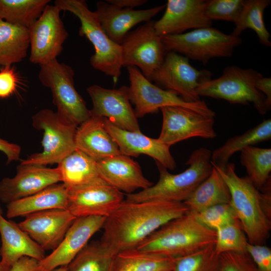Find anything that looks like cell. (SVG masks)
I'll list each match as a JSON object with an SVG mask.
<instances>
[{"label": "cell", "mask_w": 271, "mask_h": 271, "mask_svg": "<svg viewBox=\"0 0 271 271\" xmlns=\"http://www.w3.org/2000/svg\"><path fill=\"white\" fill-rule=\"evenodd\" d=\"M188 212L183 202L124 200L106 217L100 241L115 253L136 248L164 224Z\"/></svg>", "instance_id": "obj_1"}, {"label": "cell", "mask_w": 271, "mask_h": 271, "mask_svg": "<svg viewBox=\"0 0 271 271\" xmlns=\"http://www.w3.org/2000/svg\"><path fill=\"white\" fill-rule=\"evenodd\" d=\"M227 185L232 208L249 243L263 244L271 229L270 180L261 190L246 177H240L235 165L228 163L223 169L212 163Z\"/></svg>", "instance_id": "obj_2"}, {"label": "cell", "mask_w": 271, "mask_h": 271, "mask_svg": "<svg viewBox=\"0 0 271 271\" xmlns=\"http://www.w3.org/2000/svg\"><path fill=\"white\" fill-rule=\"evenodd\" d=\"M212 152L201 147L194 151L186 165L189 167L183 172L172 174L168 169L156 162L159 179L156 184L141 191L126 195L125 201L141 202L161 200L184 202L211 174Z\"/></svg>", "instance_id": "obj_3"}, {"label": "cell", "mask_w": 271, "mask_h": 271, "mask_svg": "<svg viewBox=\"0 0 271 271\" xmlns=\"http://www.w3.org/2000/svg\"><path fill=\"white\" fill-rule=\"evenodd\" d=\"M216 231L188 212L161 227L136 247L173 258L185 256L215 244Z\"/></svg>", "instance_id": "obj_4"}, {"label": "cell", "mask_w": 271, "mask_h": 271, "mask_svg": "<svg viewBox=\"0 0 271 271\" xmlns=\"http://www.w3.org/2000/svg\"><path fill=\"white\" fill-rule=\"evenodd\" d=\"M54 5L60 11L69 12L78 18L81 24L79 35L85 36L94 48L90 64L94 69L112 77L116 82L123 66L121 47L107 36L94 12L89 9L84 0H56Z\"/></svg>", "instance_id": "obj_5"}, {"label": "cell", "mask_w": 271, "mask_h": 271, "mask_svg": "<svg viewBox=\"0 0 271 271\" xmlns=\"http://www.w3.org/2000/svg\"><path fill=\"white\" fill-rule=\"evenodd\" d=\"M262 76L261 73L251 68L227 66L220 77L201 84L196 92L199 97L224 99L230 103H252L261 115H264L268 111L265 97L255 87L256 81Z\"/></svg>", "instance_id": "obj_6"}, {"label": "cell", "mask_w": 271, "mask_h": 271, "mask_svg": "<svg viewBox=\"0 0 271 271\" xmlns=\"http://www.w3.org/2000/svg\"><path fill=\"white\" fill-rule=\"evenodd\" d=\"M32 119L33 127L43 131V150L21 160L20 164L44 166L58 164L76 149L77 126L57 111L43 109L33 115Z\"/></svg>", "instance_id": "obj_7"}, {"label": "cell", "mask_w": 271, "mask_h": 271, "mask_svg": "<svg viewBox=\"0 0 271 271\" xmlns=\"http://www.w3.org/2000/svg\"><path fill=\"white\" fill-rule=\"evenodd\" d=\"M167 52L173 51L204 64L215 58L229 57L240 45V37L226 34L210 27L162 37Z\"/></svg>", "instance_id": "obj_8"}, {"label": "cell", "mask_w": 271, "mask_h": 271, "mask_svg": "<svg viewBox=\"0 0 271 271\" xmlns=\"http://www.w3.org/2000/svg\"><path fill=\"white\" fill-rule=\"evenodd\" d=\"M40 66L39 79L50 89L57 112L77 126L88 119L90 110L75 89L72 67L57 59Z\"/></svg>", "instance_id": "obj_9"}, {"label": "cell", "mask_w": 271, "mask_h": 271, "mask_svg": "<svg viewBox=\"0 0 271 271\" xmlns=\"http://www.w3.org/2000/svg\"><path fill=\"white\" fill-rule=\"evenodd\" d=\"M127 70L130 81L128 87L129 100L135 106L134 110L137 117L156 113L159 109L167 106H180L203 115L215 116V113L204 100L187 102L176 92L153 84L137 67L128 66Z\"/></svg>", "instance_id": "obj_10"}, {"label": "cell", "mask_w": 271, "mask_h": 271, "mask_svg": "<svg viewBox=\"0 0 271 271\" xmlns=\"http://www.w3.org/2000/svg\"><path fill=\"white\" fill-rule=\"evenodd\" d=\"M154 24L151 20L129 32L120 44L122 66L137 67L150 81L168 52L162 37L155 32Z\"/></svg>", "instance_id": "obj_11"}, {"label": "cell", "mask_w": 271, "mask_h": 271, "mask_svg": "<svg viewBox=\"0 0 271 271\" xmlns=\"http://www.w3.org/2000/svg\"><path fill=\"white\" fill-rule=\"evenodd\" d=\"M211 76L209 71L192 66L187 57L169 51L163 63L153 73L151 82L176 92L187 102H194L201 100L196 92L198 87L211 79Z\"/></svg>", "instance_id": "obj_12"}, {"label": "cell", "mask_w": 271, "mask_h": 271, "mask_svg": "<svg viewBox=\"0 0 271 271\" xmlns=\"http://www.w3.org/2000/svg\"><path fill=\"white\" fill-rule=\"evenodd\" d=\"M60 10L55 5L46 6L37 20L28 29L30 61L39 65L57 59L63 50L68 36L60 16Z\"/></svg>", "instance_id": "obj_13"}, {"label": "cell", "mask_w": 271, "mask_h": 271, "mask_svg": "<svg viewBox=\"0 0 271 271\" xmlns=\"http://www.w3.org/2000/svg\"><path fill=\"white\" fill-rule=\"evenodd\" d=\"M122 192L101 178L68 189L67 209L75 217H108L124 201Z\"/></svg>", "instance_id": "obj_14"}, {"label": "cell", "mask_w": 271, "mask_h": 271, "mask_svg": "<svg viewBox=\"0 0 271 271\" xmlns=\"http://www.w3.org/2000/svg\"><path fill=\"white\" fill-rule=\"evenodd\" d=\"M161 110L163 123L158 139L169 147L194 137L212 139L217 136L213 116L180 106L164 107Z\"/></svg>", "instance_id": "obj_15"}, {"label": "cell", "mask_w": 271, "mask_h": 271, "mask_svg": "<svg viewBox=\"0 0 271 271\" xmlns=\"http://www.w3.org/2000/svg\"><path fill=\"white\" fill-rule=\"evenodd\" d=\"M87 92L93 104L91 114L105 118L121 129L141 131L138 117L131 105L127 86L107 89L94 84L89 86Z\"/></svg>", "instance_id": "obj_16"}, {"label": "cell", "mask_w": 271, "mask_h": 271, "mask_svg": "<svg viewBox=\"0 0 271 271\" xmlns=\"http://www.w3.org/2000/svg\"><path fill=\"white\" fill-rule=\"evenodd\" d=\"M106 218L98 216L77 217L58 247L39 261L37 271H52L61 266H67L91 237L102 228Z\"/></svg>", "instance_id": "obj_17"}, {"label": "cell", "mask_w": 271, "mask_h": 271, "mask_svg": "<svg viewBox=\"0 0 271 271\" xmlns=\"http://www.w3.org/2000/svg\"><path fill=\"white\" fill-rule=\"evenodd\" d=\"M13 177L0 181V201L8 204L30 196L61 182L58 169L44 166L20 164Z\"/></svg>", "instance_id": "obj_18"}, {"label": "cell", "mask_w": 271, "mask_h": 271, "mask_svg": "<svg viewBox=\"0 0 271 271\" xmlns=\"http://www.w3.org/2000/svg\"><path fill=\"white\" fill-rule=\"evenodd\" d=\"M18 225L45 251L54 250L76 218L67 209H53L29 214Z\"/></svg>", "instance_id": "obj_19"}, {"label": "cell", "mask_w": 271, "mask_h": 271, "mask_svg": "<svg viewBox=\"0 0 271 271\" xmlns=\"http://www.w3.org/2000/svg\"><path fill=\"white\" fill-rule=\"evenodd\" d=\"M207 3L205 0H168L163 16L154 22L156 33L162 37L211 27L212 21L205 14Z\"/></svg>", "instance_id": "obj_20"}, {"label": "cell", "mask_w": 271, "mask_h": 271, "mask_svg": "<svg viewBox=\"0 0 271 271\" xmlns=\"http://www.w3.org/2000/svg\"><path fill=\"white\" fill-rule=\"evenodd\" d=\"M105 128L117 145L121 154L138 157L144 154L153 158L167 169L174 170L176 163L169 146L158 139H153L141 131H131L121 129L104 118Z\"/></svg>", "instance_id": "obj_21"}, {"label": "cell", "mask_w": 271, "mask_h": 271, "mask_svg": "<svg viewBox=\"0 0 271 271\" xmlns=\"http://www.w3.org/2000/svg\"><path fill=\"white\" fill-rule=\"evenodd\" d=\"M94 11L106 34L120 45L129 31L141 22H147L162 11L166 5L146 10L121 8L106 1H99Z\"/></svg>", "instance_id": "obj_22"}, {"label": "cell", "mask_w": 271, "mask_h": 271, "mask_svg": "<svg viewBox=\"0 0 271 271\" xmlns=\"http://www.w3.org/2000/svg\"><path fill=\"white\" fill-rule=\"evenodd\" d=\"M100 177L108 185L127 194L153 185L144 176L138 162L119 154L96 161Z\"/></svg>", "instance_id": "obj_23"}, {"label": "cell", "mask_w": 271, "mask_h": 271, "mask_svg": "<svg viewBox=\"0 0 271 271\" xmlns=\"http://www.w3.org/2000/svg\"><path fill=\"white\" fill-rule=\"evenodd\" d=\"M0 261L12 266L18 260L27 256L42 260L45 251L15 222L0 215Z\"/></svg>", "instance_id": "obj_24"}, {"label": "cell", "mask_w": 271, "mask_h": 271, "mask_svg": "<svg viewBox=\"0 0 271 271\" xmlns=\"http://www.w3.org/2000/svg\"><path fill=\"white\" fill-rule=\"evenodd\" d=\"M75 147L96 161L121 154L105 128L104 118L92 114L77 126Z\"/></svg>", "instance_id": "obj_25"}, {"label": "cell", "mask_w": 271, "mask_h": 271, "mask_svg": "<svg viewBox=\"0 0 271 271\" xmlns=\"http://www.w3.org/2000/svg\"><path fill=\"white\" fill-rule=\"evenodd\" d=\"M67 203L68 188L58 183L7 204L6 215L11 219L49 209H67Z\"/></svg>", "instance_id": "obj_26"}, {"label": "cell", "mask_w": 271, "mask_h": 271, "mask_svg": "<svg viewBox=\"0 0 271 271\" xmlns=\"http://www.w3.org/2000/svg\"><path fill=\"white\" fill-rule=\"evenodd\" d=\"M212 166L209 176L183 202L189 212L196 214L216 205L230 203L229 188L217 170Z\"/></svg>", "instance_id": "obj_27"}, {"label": "cell", "mask_w": 271, "mask_h": 271, "mask_svg": "<svg viewBox=\"0 0 271 271\" xmlns=\"http://www.w3.org/2000/svg\"><path fill=\"white\" fill-rule=\"evenodd\" d=\"M57 168L61 182L68 189L86 184L101 178L96 161L76 149L58 164Z\"/></svg>", "instance_id": "obj_28"}, {"label": "cell", "mask_w": 271, "mask_h": 271, "mask_svg": "<svg viewBox=\"0 0 271 271\" xmlns=\"http://www.w3.org/2000/svg\"><path fill=\"white\" fill-rule=\"evenodd\" d=\"M174 261L170 256L133 248L116 253L112 271H172Z\"/></svg>", "instance_id": "obj_29"}, {"label": "cell", "mask_w": 271, "mask_h": 271, "mask_svg": "<svg viewBox=\"0 0 271 271\" xmlns=\"http://www.w3.org/2000/svg\"><path fill=\"white\" fill-rule=\"evenodd\" d=\"M30 47L29 29L0 19V66L22 61Z\"/></svg>", "instance_id": "obj_30"}, {"label": "cell", "mask_w": 271, "mask_h": 271, "mask_svg": "<svg viewBox=\"0 0 271 271\" xmlns=\"http://www.w3.org/2000/svg\"><path fill=\"white\" fill-rule=\"evenodd\" d=\"M271 138V119L263 120L240 135L228 139L211 153V161L221 169L225 168L230 158L244 148L267 141Z\"/></svg>", "instance_id": "obj_31"}, {"label": "cell", "mask_w": 271, "mask_h": 271, "mask_svg": "<svg viewBox=\"0 0 271 271\" xmlns=\"http://www.w3.org/2000/svg\"><path fill=\"white\" fill-rule=\"evenodd\" d=\"M50 0H0V19L29 29L40 17Z\"/></svg>", "instance_id": "obj_32"}, {"label": "cell", "mask_w": 271, "mask_h": 271, "mask_svg": "<svg viewBox=\"0 0 271 271\" xmlns=\"http://www.w3.org/2000/svg\"><path fill=\"white\" fill-rule=\"evenodd\" d=\"M116 253L100 241L87 243L67 265L68 271H112Z\"/></svg>", "instance_id": "obj_33"}, {"label": "cell", "mask_w": 271, "mask_h": 271, "mask_svg": "<svg viewBox=\"0 0 271 271\" xmlns=\"http://www.w3.org/2000/svg\"><path fill=\"white\" fill-rule=\"evenodd\" d=\"M270 4L269 0H244L243 9L231 34L239 37L243 31L249 28L256 33L260 43L270 47V35L263 21L264 11Z\"/></svg>", "instance_id": "obj_34"}, {"label": "cell", "mask_w": 271, "mask_h": 271, "mask_svg": "<svg viewBox=\"0 0 271 271\" xmlns=\"http://www.w3.org/2000/svg\"><path fill=\"white\" fill-rule=\"evenodd\" d=\"M240 161L245 168L247 177L261 190L270 180L271 149L247 146L240 151Z\"/></svg>", "instance_id": "obj_35"}, {"label": "cell", "mask_w": 271, "mask_h": 271, "mask_svg": "<svg viewBox=\"0 0 271 271\" xmlns=\"http://www.w3.org/2000/svg\"><path fill=\"white\" fill-rule=\"evenodd\" d=\"M214 245L174 258L172 271H218L219 257Z\"/></svg>", "instance_id": "obj_36"}, {"label": "cell", "mask_w": 271, "mask_h": 271, "mask_svg": "<svg viewBox=\"0 0 271 271\" xmlns=\"http://www.w3.org/2000/svg\"><path fill=\"white\" fill-rule=\"evenodd\" d=\"M215 231L214 247L218 255L230 251L247 252L248 239L238 220Z\"/></svg>", "instance_id": "obj_37"}, {"label": "cell", "mask_w": 271, "mask_h": 271, "mask_svg": "<svg viewBox=\"0 0 271 271\" xmlns=\"http://www.w3.org/2000/svg\"><path fill=\"white\" fill-rule=\"evenodd\" d=\"M194 214L201 223L214 231L238 220L229 203L216 205Z\"/></svg>", "instance_id": "obj_38"}, {"label": "cell", "mask_w": 271, "mask_h": 271, "mask_svg": "<svg viewBox=\"0 0 271 271\" xmlns=\"http://www.w3.org/2000/svg\"><path fill=\"white\" fill-rule=\"evenodd\" d=\"M243 3L244 0L207 1L205 14L211 21L223 20L235 24L242 12Z\"/></svg>", "instance_id": "obj_39"}, {"label": "cell", "mask_w": 271, "mask_h": 271, "mask_svg": "<svg viewBox=\"0 0 271 271\" xmlns=\"http://www.w3.org/2000/svg\"><path fill=\"white\" fill-rule=\"evenodd\" d=\"M218 271H259L247 252H226L219 254Z\"/></svg>", "instance_id": "obj_40"}, {"label": "cell", "mask_w": 271, "mask_h": 271, "mask_svg": "<svg viewBox=\"0 0 271 271\" xmlns=\"http://www.w3.org/2000/svg\"><path fill=\"white\" fill-rule=\"evenodd\" d=\"M20 78L12 66L1 67L0 70V98L10 97L16 91Z\"/></svg>", "instance_id": "obj_41"}, {"label": "cell", "mask_w": 271, "mask_h": 271, "mask_svg": "<svg viewBox=\"0 0 271 271\" xmlns=\"http://www.w3.org/2000/svg\"><path fill=\"white\" fill-rule=\"evenodd\" d=\"M246 250L259 271H271V250L269 247L248 242Z\"/></svg>", "instance_id": "obj_42"}, {"label": "cell", "mask_w": 271, "mask_h": 271, "mask_svg": "<svg viewBox=\"0 0 271 271\" xmlns=\"http://www.w3.org/2000/svg\"><path fill=\"white\" fill-rule=\"evenodd\" d=\"M0 152L7 157V164L20 160L21 147L19 145L10 143L0 137Z\"/></svg>", "instance_id": "obj_43"}, {"label": "cell", "mask_w": 271, "mask_h": 271, "mask_svg": "<svg viewBox=\"0 0 271 271\" xmlns=\"http://www.w3.org/2000/svg\"><path fill=\"white\" fill-rule=\"evenodd\" d=\"M38 263L37 259L24 256L15 262L10 271H37Z\"/></svg>", "instance_id": "obj_44"}, {"label": "cell", "mask_w": 271, "mask_h": 271, "mask_svg": "<svg viewBox=\"0 0 271 271\" xmlns=\"http://www.w3.org/2000/svg\"><path fill=\"white\" fill-rule=\"evenodd\" d=\"M255 87L265 97V103L268 111L271 107V78L270 77L259 78L255 83Z\"/></svg>", "instance_id": "obj_45"}, {"label": "cell", "mask_w": 271, "mask_h": 271, "mask_svg": "<svg viewBox=\"0 0 271 271\" xmlns=\"http://www.w3.org/2000/svg\"><path fill=\"white\" fill-rule=\"evenodd\" d=\"M106 2L121 8L133 9L146 3L147 0H106Z\"/></svg>", "instance_id": "obj_46"}, {"label": "cell", "mask_w": 271, "mask_h": 271, "mask_svg": "<svg viewBox=\"0 0 271 271\" xmlns=\"http://www.w3.org/2000/svg\"><path fill=\"white\" fill-rule=\"evenodd\" d=\"M11 266L6 265L0 261V271H10Z\"/></svg>", "instance_id": "obj_47"}, {"label": "cell", "mask_w": 271, "mask_h": 271, "mask_svg": "<svg viewBox=\"0 0 271 271\" xmlns=\"http://www.w3.org/2000/svg\"><path fill=\"white\" fill-rule=\"evenodd\" d=\"M52 271H68L67 266H61Z\"/></svg>", "instance_id": "obj_48"}, {"label": "cell", "mask_w": 271, "mask_h": 271, "mask_svg": "<svg viewBox=\"0 0 271 271\" xmlns=\"http://www.w3.org/2000/svg\"><path fill=\"white\" fill-rule=\"evenodd\" d=\"M3 210L0 204V215H3Z\"/></svg>", "instance_id": "obj_49"}]
</instances>
